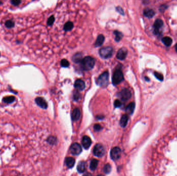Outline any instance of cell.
<instances>
[{"label":"cell","instance_id":"19","mask_svg":"<svg viewBox=\"0 0 177 176\" xmlns=\"http://www.w3.org/2000/svg\"><path fill=\"white\" fill-rule=\"evenodd\" d=\"M162 41L163 43L167 47L170 46L172 43V39L170 37H168V36L163 37L162 39Z\"/></svg>","mask_w":177,"mask_h":176},{"label":"cell","instance_id":"11","mask_svg":"<svg viewBox=\"0 0 177 176\" xmlns=\"http://www.w3.org/2000/svg\"><path fill=\"white\" fill-rule=\"evenodd\" d=\"M36 104L42 109H46L47 107V103L46 100L42 97H37L35 99Z\"/></svg>","mask_w":177,"mask_h":176},{"label":"cell","instance_id":"4","mask_svg":"<svg viewBox=\"0 0 177 176\" xmlns=\"http://www.w3.org/2000/svg\"><path fill=\"white\" fill-rule=\"evenodd\" d=\"M113 50L111 47H105L102 48L99 51L100 56L103 58L107 59L111 57L112 55Z\"/></svg>","mask_w":177,"mask_h":176},{"label":"cell","instance_id":"41","mask_svg":"<svg viewBox=\"0 0 177 176\" xmlns=\"http://www.w3.org/2000/svg\"><path fill=\"white\" fill-rule=\"evenodd\" d=\"M97 176H104V175H102V174H99V175H97Z\"/></svg>","mask_w":177,"mask_h":176},{"label":"cell","instance_id":"37","mask_svg":"<svg viewBox=\"0 0 177 176\" xmlns=\"http://www.w3.org/2000/svg\"><path fill=\"white\" fill-rule=\"evenodd\" d=\"M11 3L14 5H19L20 3H21V1H18V0H16V1H12L11 2Z\"/></svg>","mask_w":177,"mask_h":176},{"label":"cell","instance_id":"42","mask_svg":"<svg viewBox=\"0 0 177 176\" xmlns=\"http://www.w3.org/2000/svg\"><path fill=\"white\" fill-rule=\"evenodd\" d=\"M2 3V2H1V1H0V4H1Z\"/></svg>","mask_w":177,"mask_h":176},{"label":"cell","instance_id":"23","mask_svg":"<svg viewBox=\"0 0 177 176\" xmlns=\"http://www.w3.org/2000/svg\"><path fill=\"white\" fill-rule=\"evenodd\" d=\"M98 161L96 159H93L91 161L90 165V168L91 170L94 171L96 169L98 165Z\"/></svg>","mask_w":177,"mask_h":176},{"label":"cell","instance_id":"16","mask_svg":"<svg viewBox=\"0 0 177 176\" xmlns=\"http://www.w3.org/2000/svg\"><path fill=\"white\" fill-rule=\"evenodd\" d=\"M144 15L147 18H151L155 15V12L153 9L147 8L144 10Z\"/></svg>","mask_w":177,"mask_h":176},{"label":"cell","instance_id":"28","mask_svg":"<svg viewBox=\"0 0 177 176\" xmlns=\"http://www.w3.org/2000/svg\"><path fill=\"white\" fill-rule=\"evenodd\" d=\"M5 26L7 28H11L14 27V26L15 25V23H14V22L13 21L9 20H7V21H6V22L5 23Z\"/></svg>","mask_w":177,"mask_h":176},{"label":"cell","instance_id":"32","mask_svg":"<svg viewBox=\"0 0 177 176\" xmlns=\"http://www.w3.org/2000/svg\"><path fill=\"white\" fill-rule=\"evenodd\" d=\"M54 20H55V18L54 17L52 16H51L48 19V21H47V24L49 26H51L53 24V23H54Z\"/></svg>","mask_w":177,"mask_h":176},{"label":"cell","instance_id":"36","mask_svg":"<svg viewBox=\"0 0 177 176\" xmlns=\"http://www.w3.org/2000/svg\"><path fill=\"white\" fill-rule=\"evenodd\" d=\"M116 11H117L118 12H119L120 14H121V15H124V11H123V9H122L121 7H119V6H118V7H117L116 8Z\"/></svg>","mask_w":177,"mask_h":176},{"label":"cell","instance_id":"14","mask_svg":"<svg viewBox=\"0 0 177 176\" xmlns=\"http://www.w3.org/2000/svg\"><path fill=\"white\" fill-rule=\"evenodd\" d=\"M81 115L80 111L79 109L78 108L75 109L72 113V118L73 121H77L79 120V119L80 118V117Z\"/></svg>","mask_w":177,"mask_h":176},{"label":"cell","instance_id":"26","mask_svg":"<svg viewBox=\"0 0 177 176\" xmlns=\"http://www.w3.org/2000/svg\"><path fill=\"white\" fill-rule=\"evenodd\" d=\"M15 98L14 96H7L3 98V101L7 103H10L14 101Z\"/></svg>","mask_w":177,"mask_h":176},{"label":"cell","instance_id":"20","mask_svg":"<svg viewBox=\"0 0 177 176\" xmlns=\"http://www.w3.org/2000/svg\"><path fill=\"white\" fill-rule=\"evenodd\" d=\"M135 107V104L134 102H131L126 107L125 109V111L126 113L128 114H132L134 112V109Z\"/></svg>","mask_w":177,"mask_h":176},{"label":"cell","instance_id":"33","mask_svg":"<svg viewBox=\"0 0 177 176\" xmlns=\"http://www.w3.org/2000/svg\"><path fill=\"white\" fill-rule=\"evenodd\" d=\"M114 105L115 106V107L116 108H119L120 107H121V106L122 105V103L118 99H116L114 101Z\"/></svg>","mask_w":177,"mask_h":176},{"label":"cell","instance_id":"39","mask_svg":"<svg viewBox=\"0 0 177 176\" xmlns=\"http://www.w3.org/2000/svg\"><path fill=\"white\" fill-rule=\"evenodd\" d=\"M85 176H92L90 173H87L85 174Z\"/></svg>","mask_w":177,"mask_h":176},{"label":"cell","instance_id":"9","mask_svg":"<svg viewBox=\"0 0 177 176\" xmlns=\"http://www.w3.org/2000/svg\"><path fill=\"white\" fill-rule=\"evenodd\" d=\"M163 25V22L161 19H158L155 20L153 28H154V33L155 35H159L160 34V29Z\"/></svg>","mask_w":177,"mask_h":176},{"label":"cell","instance_id":"29","mask_svg":"<svg viewBox=\"0 0 177 176\" xmlns=\"http://www.w3.org/2000/svg\"><path fill=\"white\" fill-rule=\"evenodd\" d=\"M61 65L63 67L66 68V67H68L69 66V62L67 60L63 59L61 62Z\"/></svg>","mask_w":177,"mask_h":176},{"label":"cell","instance_id":"40","mask_svg":"<svg viewBox=\"0 0 177 176\" xmlns=\"http://www.w3.org/2000/svg\"><path fill=\"white\" fill-rule=\"evenodd\" d=\"M175 51H176V52H177V44H176V45H175Z\"/></svg>","mask_w":177,"mask_h":176},{"label":"cell","instance_id":"17","mask_svg":"<svg viewBox=\"0 0 177 176\" xmlns=\"http://www.w3.org/2000/svg\"><path fill=\"white\" fill-rule=\"evenodd\" d=\"M65 163L66 166L69 168H73L75 164V160L73 158L68 157L65 160Z\"/></svg>","mask_w":177,"mask_h":176},{"label":"cell","instance_id":"6","mask_svg":"<svg viewBox=\"0 0 177 176\" xmlns=\"http://www.w3.org/2000/svg\"><path fill=\"white\" fill-rule=\"evenodd\" d=\"M117 96L122 101L125 102L131 98L132 94L129 89L127 88H124L120 92L118 93Z\"/></svg>","mask_w":177,"mask_h":176},{"label":"cell","instance_id":"34","mask_svg":"<svg viewBox=\"0 0 177 176\" xmlns=\"http://www.w3.org/2000/svg\"><path fill=\"white\" fill-rule=\"evenodd\" d=\"M48 142L50 144H54L56 142V139L54 137H50L48 139Z\"/></svg>","mask_w":177,"mask_h":176},{"label":"cell","instance_id":"5","mask_svg":"<svg viewBox=\"0 0 177 176\" xmlns=\"http://www.w3.org/2000/svg\"><path fill=\"white\" fill-rule=\"evenodd\" d=\"M105 153V149L101 144H96L93 149V154L98 158L102 157Z\"/></svg>","mask_w":177,"mask_h":176},{"label":"cell","instance_id":"38","mask_svg":"<svg viewBox=\"0 0 177 176\" xmlns=\"http://www.w3.org/2000/svg\"><path fill=\"white\" fill-rule=\"evenodd\" d=\"M167 8V6L166 5H162V6H160V10L161 11H164L165 9H166V8Z\"/></svg>","mask_w":177,"mask_h":176},{"label":"cell","instance_id":"10","mask_svg":"<svg viewBox=\"0 0 177 176\" xmlns=\"http://www.w3.org/2000/svg\"><path fill=\"white\" fill-rule=\"evenodd\" d=\"M127 55V50L125 48H121L118 51L116 54V58L118 60L123 61L126 58Z\"/></svg>","mask_w":177,"mask_h":176},{"label":"cell","instance_id":"8","mask_svg":"<svg viewBox=\"0 0 177 176\" xmlns=\"http://www.w3.org/2000/svg\"><path fill=\"white\" fill-rule=\"evenodd\" d=\"M70 151L72 154L78 155L81 152L82 148L79 144L75 143L72 144V145L71 146L70 148Z\"/></svg>","mask_w":177,"mask_h":176},{"label":"cell","instance_id":"30","mask_svg":"<svg viewBox=\"0 0 177 176\" xmlns=\"http://www.w3.org/2000/svg\"><path fill=\"white\" fill-rule=\"evenodd\" d=\"M154 74L155 76L157 78V79L159 80L160 81H163V80L164 77H163V75L161 73H159L157 72H154Z\"/></svg>","mask_w":177,"mask_h":176},{"label":"cell","instance_id":"24","mask_svg":"<svg viewBox=\"0 0 177 176\" xmlns=\"http://www.w3.org/2000/svg\"><path fill=\"white\" fill-rule=\"evenodd\" d=\"M73 27H74V25L73 22L70 21H68L65 24L64 26V30L66 32L70 31L73 29Z\"/></svg>","mask_w":177,"mask_h":176},{"label":"cell","instance_id":"7","mask_svg":"<svg viewBox=\"0 0 177 176\" xmlns=\"http://www.w3.org/2000/svg\"><path fill=\"white\" fill-rule=\"evenodd\" d=\"M121 150L120 148L115 147L113 148L110 152V157L112 160L115 161L119 159L121 157Z\"/></svg>","mask_w":177,"mask_h":176},{"label":"cell","instance_id":"22","mask_svg":"<svg viewBox=\"0 0 177 176\" xmlns=\"http://www.w3.org/2000/svg\"><path fill=\"white\" fill-rule=\"evenodd\" d=\"M83 58H82V55L80 53L76 54L73 57V61L76 63H81Z\"/></svg>","mask_w":177,"mask_h":176},{"label":"cell","instance_id":"21","mask_svg":"<svg viewBox=\"0 0 177 176\" xmlns=\"http://www.w3.org/2000/svg\"><path fill=\"white\" fill-rule=\"evenodd\" d=\"M128 117L127 115L124 114L123 115L121 118L120 119V125L122 127H125L128 122Z\"/></svg>","mask_w":177,"mask_h":176},{"label":"cell","instance_id":"18","mask_svg":"<svg viewBox=\"0 0 177 176\" xmlns=\"http://www.w3.org/2000/svg\"><path fill=\"white\" fill-rule=\"evenodd\" d=\"M86 170V163L84 161H81L77 165V170L79 173H83Z\"/></svg>","mask_w":177,"mask_h":176},{"label":"cell","instance_id":"3","mask_svg":"<svg viewBox=\"0 0 177 176\" xmlns=\"http://www.w3.org/2000/svg\"><path fill=\"white\" fill-rule=\"evenodd\" d=\"M124 80V76L122 72L120 70H116L113 72L112 81L114 85L119 84Z\"/></svg>","mask_w":177,"mask_h":176},{"label":"cell","instance_id":"12","mask_svg":"<svg viewBox=\"0 0 177 176\" xmlns=\"http://www.w3.org/2000/svg\"><path fill=\"white\" fill-rule=\"evenodd\" d=\"M92 144L91 139L88 136H84L82 140V144L85 149H88L90 148Z\"/></svg>","mask_w":177,"mask_h":176},{"label":"cell","instance_id":"25","mask_svg":"<svg viewBox=\"0 0 177 176\" xmlns=\"http://www.w3.org/2000/svg\"><path fill=\"white\" fill-rule=\"evenodd\" d=\"M114 35H115V40L117 42H119L123 36L122 34L117 31H114L113 32Z\"/></svg>","mask_w":177,"mask_h":176},{"label":"cell","instance_id":"13","mask_svg":"<svg viewBox=\"0 0 177 176\" xmlns=\"http://www.w3.org/2000/svg\"><path fill=\"white\" fill-rule=\"evenodd\" d=\"M74 87L79 90H83L85 88V83L81 79H77L75 82Z\"/></svg>","mask_w":177,"mask_h":176},{"label":"cell","instance_id":"35","mask_svg":"<svg viewBox=\"0 0 177 176\" xmlns=\"http://www.w3.org/2000/svg\"><path fill=\"white\" fill-rule=\"evenodd\" d=\"M94 129L96 131H100L102 129V127L99 124H95L94 126Z\"/></svg>","mask_w":177,"mask_h":176},{"label":"cell","instance_id":"2","mask_svg":"<svg viewBox=\"0 0 177 176\" xmlns=\"http://www.w3.org/2000/svg\"><path fill=\"white\" fill-rule=\"evenodd\" d=\"M109 73L108 71L104 72L99 76L96 80V84L101 87H106L108 84Z\"/></svg>","mask_w":177,"mask_h":176},{"label":"cell","instance_id":"31","mask_svg":"<svg viewBox=\"0 0 177 176\" xmlns=\"http://www.w3.org/2000/svg\"><path fill=\"white\" fill-rule=\"evenodd\" d=\"M80 94L78 91H75L74 93V96H73V98L75 101H78L79 99H80Z\"/></svg>","mask_w":177,"mask_h":176},{"label":"cell","instance_id":"27","mask_svg":"<svg viewBox=\"0 0 177 176\" xmlns=\"http://www.w3.org/2000/svg\"><path fill=\"white\" fill-rule=\"evenodd\" d=\"M111 170V167L109 164H107L105 165L104 167V171L105 173L108 174L110 172Z\"/></svg>","mask_w":177,"mask_h":176},{"label":"cell","instance_id":"15","mask_svg":"<svg viewBox=\"0 0 177 176\" xmlns=\"http://www.w3.org/2000/svg\"><path fill=\"white\" fill-rule=\"evenodd\" d=\"M105 40V37L103 35H98L96 42L95 43V47H100L101 46H102L103 45V44L104 43Z\"/></svg>","mask_w":177,"mask_h":176},{"label":"cell","instance_id":"1","mask_svg":"<svg viewBox=\"0 0 177 176\" xmlns=\"http://www.w3.org/2000/svg\"><path fill=\"white\" fill-rule=\"evenodd\" d=\"M80 63L82 69L88 71L93 68L95 65V60L91 56H86L83 58Z\"/></svg>","mask_w":177,"mask_h":176}]
</instances>
